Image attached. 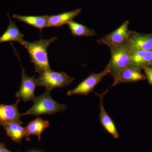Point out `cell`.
Here are the masks:
<instances>
[{
    "mask_svg": "<svg viewBox=\"0 0 152 152\" xmlns=\"http://www.w3.org/2000/svg\"><path fill=\"white\" fill-rule=\"evenodd\" d=\"M113 77L114 82L112 86L120 84L135 83L146 79L145 75L142 73L141 69L131 66L123 69Z\"/></svg>",
    "mask_w": 152,
    "mask_h": 152,
    "instance_id": "ba28073f",
    "label": "cell"
},
{
    "mask_svg": "<svg viewBox=\"0 0 152 152\" xmlns=\"http://www.w3.org/2000/svg\"><path fill=\"white\" fill-rule=\"evenodd\" d=\"M22 124L18 123H10L4 124L2 126L4 128L7 135L13 141L20 143L24 137H26L25 128Z\"/></svg>",
    "mask_w": 152,
    "mask_h": 152,
    "instance_id": "e0dca14e",
    "label": "cell"
},
{
    "mask_svg": "<svg viewBox=\"0 0 152 152\" xmlns=\"http://www.w3.org/2000/svg\"><path fill=\"white\" fill-rule=\"evenodd\" d=\"M28 152H42L41 151H29Z\"/></svg>",
    "mask_w": 152,
    "mask_h": 152,
    "instance_id": "44dd1931",
    "label": "cell"
},
{
    "mask_svg": "<svg viewBox=\"0 0 152 152\" xmlns=\"http://www.w3.org/2000/svg\"><path fill=\"white\" fill-rule=\"evenodd\" d=\"M20 102L18 99L13 104L6 105L0 104V125L10 123L23 124L20 120L22 115L19 113L18 104Z\"/></svg>",
    "mask_w": 152,
    "mask_h": 152,
    "instance_id": "30bf717a",
    "label": "cell"
},
{
    "mask_svg": "<svg viewBox=\"0 0 152 152\" xmlns=\"http://www.w3.org/2000/svg\"><path fill=\"white\" fill-rule=\"evenodd\" d=\"M81 9H77L69 12H65L59 15L49 16L48 27H60L67 24L72 21L81 12Z\"/></svg>",
    "mask_w": 152,
    "mask_h": 152,
    "instance_id": "5bb4252c",
    "label": "cell"
},
{
    "mask_svg": "<svg viewBox=\"0 0 152 152\" xmlns=\"http://www.w3.org/2000/svg\"><path fill=\"white\" fill-rule=\"evenodd\" d=\"M150 67H151V68H152V66H151Z\"/></svg>",
    "mask_w": 152,
    "mask_h": 152,
    "instance_id": "7402d4cb",
    "label": "cell"
},
{
    "mask_svg": "<svg viewBox=\"0 0 152 152\" xmlns=\"http://www.w3.org/2000/svg\"><path fill=\"white\" fill-rule=\"evenodd\" d=\"M131 66L142 69L152 66V51L130 50Z\"/></svg>",
    "mask_w": 152,
    "mask_h": 152,
    "instance_id": "8fae6325",
    "label": "cell"
},
{
    "mask_svg": "<svg viewBox=\"0 0 152 152\" xmlns=\"http://www.w3.org/2000/svg\"><path fill=\"white\" fill-rule=\"evenodd\" d=\"M0 126H1V125H0Z\"/></svg>",
    "mask_w": 152,
    "mask_h": 152,
    "instance_id": "603a6c76",
    "label": "cell"
},
{
    "mask_svg": "<svg viewBox=\"0 0 152 152\" xmlns=\"http://www.w3.org/2000/svg\"><path fill=\"white\" fill-rule=\"evenodd\" d=\"M21 66L22 70L21 83L19 91L16 94V96L18 99L24 102H34L37 97L35 96V91L36 86H37L35 75L32 77H28L26 74L21 64Z\"/></svg>",
    "mask_w": 152,
    "mask_h": 152,
    "instance_id": "52a82bcc",
    "label": "cell"
},
{
    "mask_svg": "<svg viewBox=\"0 0 152 152\" xmlns=\"http://www.w3.org/2000/svg\"><path fill=\"white\" fill-rule=\"evenodd\" d=\"M129 25V22L126 21L113 31L97 40V42L107 46L110 48L126 44L130 32Z\"/></svg>",
    "mask_w": 152,
    "mask_h": 152,
    "instance_id": "8992f818",
    "label": "cell"
},
{
    "mask_svg": "<svg viewBox=\"0 0 152 152\" xmlns=\"http://www.w3.org/2000/svg\"><path fill=\"white\" fill-rule=\"evenodd\" d=\"M130 50H152V33L144 34L130 31L126 44Z\"/></svg>",
    "mask_w": 152,
    "mask_h": 152,
    "instance_id": "9c48e42d",
    "label": "cell"
},
{
    "mask_svg": "<svg viewBox=\"0 0 152 152\" xmlns=\"http://www.w3.org/2000/svg\"><path fill=\"white\" fill-rule=\"evenodd\" d=\"M142 69L144 71L145 75L150 85H152V68L145 67Z\"/></svg>",
    "mask_w": 152,
    "mask_h": 152,
    "instance_id": "d6986e66",
    "label": "cell"
},
{
    "mask_svg": "<svg viewBox=\"0 0 152 152\" xmlns=\"http://www.w3.org/2000/svg\"></svg>",
    "mask_w": 152,
    "mask_h": 152,
    "instance_id": "cb8c5ba5",
    "label": "cell"
},
{
    "mask_svg": "<svg viewBox=\"0 0 152 152\" xmlns=\"http://www.w3.org/2000/svg\"><path fill=\"white\" fill-rule=\"evenodd\" d=\"M19 151L17 152H19ZM0 152H12L10 151V150L8 149L6 147L5 144L4 143L1 142H0Z\"/></svg>",
    "mask_w": 152,
    "mask_h": 152,
    "instance_id": "ffe728a7",
    "label": "cell"
},
{
    "mask_svg": "<svg viewBox=\"0 0 152 152\" xmlns=\"http://www.w3.org/2000/svg\"><path fill=\"white\" fill-rule=\"evenodd\" d=\"M108 90H107L102 94L99 95L100 96V113L99 118L101 124L103 126L106 131L113 136L114 138L117 139L119 137V134L117 130L115 125L110 117L108 114L107 113L103 105V99L104 95L107 92Z\"/></svg>",
    "mask_w": 152,
    "mask_h": 152,
    "instance_id": "7c38bea8",
    "label": "cell"
},
{
    "mask_svg": "<svg viewBox=\"0 0 152 152\" xmlns=\"http://www.w3.org/2000/svg\"><path fill=\"white\" fill-rule=\"evenodd\" d=\"M57 39L58 38L54 37L32 42L23 40L20 43L28 52L31 62L35 68L36 72L40 75L44 72L52 70L49 62L48 49L51 44Z\"/></svg>",
    "mask_w": 152,
    "mask_h": 152,
    "instance_id": "6da1fadb",
    "label": "cell"
},
{
    "mask_svg": "<svg viewBox=\"0 0 152 152\" xmlns=\"http://www.w3.org/2000/svg\"><path fill=\"white\" fill-rule=\"evenodd\" d=\"M7 15L10 19L9 26L0 37V44L9 42H16L20 43L24 40L23 38L24 37L25 35L20 31L15 22L11 20L8 13Z\"/></svg>",
    "mask_w": 152,
    "mask_h": 152,
    "instance_id": "9a60e30c",
    "label": "cell"
},
{
    "mask_svg": "<svg viewBox=\"0 0 152 152\" xmlns=\"http://www.w3.org/2000/svg\"><path fill=\"white\" fill-rule=\"evenodd\" d=\"M75 80L73 77L68 75L63 72H44L37 79V86H43L51 91L55 88H61L69 86Z\"/></svg>",
    "mask_w": 152,
    "mask_h": 152,
    "instance_id": "3957f363",
    "label": "cell"
},
{
    "mask_svg": "<svg viewBox=\"0 0 152 152\" xmlns=\"http://www.w3.org/2000/svg\"><path fill=\"white\" fill-rule=\"evenodd\" d=\"M67 25L72 35L75 37H92L96 35L94 30L73 20L69 22Z\"/></svg>",
    "mask_w": 152,
    "mask_h": 152,
    "instance_id": "ac0fdd59",
    "label": "cell"
},
{
    "mask_svg": "<svg viewBox=\"0 0 152 152\" xmlns=\"http://www.w3.org/2000/svg\"><path fill=\"white\" fill-rule=\"evenodd\" d=\"M13 18L20 21L23 22L42 31L45 28L48 27V20L49 16H21L15 14Z\"/></svg>",
    "mask_w": 152,
    "mask_h": 152,
    "instance_id": "2e32d148",
    "label": "cell"
},
{
    "mask_svg": "<svg viewBox=\"0 0 152 152\" xmlns=\"http://www.w3.org/2000/svg\"><path fill=\"white\" fill-rule=\"evenodd\" d=\"M50 93V91L46 90L42 94L37 97L32 107L26 113L22 114V115H50L64 111L66 106L57 102L52 98Z\"/></svg>",
    "mask_w": 152,
    "mask_h": 152,
    "instance_id": "7a4b0ae2",
    "label": "cell"
},
{
    "mask_svg": "<svg viewBox=\"0 0 152 152\" xmlns=\"http://www.w3.org/2000/svg\"><path fill=\"white\" fill-rule=\"evenodd\" d=\"M110 69L108 64L104 69L99 73H92L88 77L81 82L75 89L69 90L67 93L68 96L75 95L86 96L93 92V90L102 80L104 77L110 75Z\"/></svg>",
    "mask_w": 152,
    "mask_h": 152,
    "instance_id": "5b68a950",
    "label": "cell"
},
{
    "mask_svg": "<svg viewBox=\"0 0 152 152\" xmlns=\"http://www.w3.org/2000/svg\"><path fill=\"white\" fill-rule=\"evenodd\" d=\"M50 122L49 121L42 119L40 117H38L28 124L25 127L26 138L27 141H30V136H37L38 140H41V135L45 129L49 127Z\"/></svg>",
    "mask_w": 152,
    "mask_h": 152,
    "instance_id": "4fadbf2b",
    "label": "cell"
},
{
    "mask_svg": "<svg viewBox=\"0 0 152 152\" xmlns=\"http://www.w3.org/2000/svg\"><path fill=\"white\" fill-rule=\"evenodd\" d=\"M111 59L108 63L110 75L113 77L130 64V51L126 44L110 48Z\"/></svg>",
    "mask_w": 152,
    "mask_h": 152,
    "instance_id": "277c9868",
    "label": "cell"
}]
</instances>
